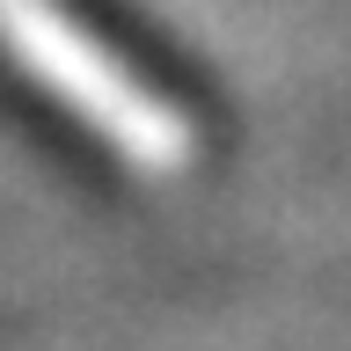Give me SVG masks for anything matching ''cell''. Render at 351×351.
<instances>
[{"label": "cell", "mask_w": 351, "mask_h": 351, "mask_svg": "<svg viewBox=\"0 0 351 351\" xmlns=\"http://www.w3.org/2000/svg\"><path fill=\"white\" fill-rule=\"evenodd\" d=\"M0 44H8V59H15L37 88L66 95L73 117H81L103 147H117L132 169L169 176V169L191 161L183 117H176L169 103H154L81 22H66L59 0H0Z\"/></svg>", "instance_id": "6da1fadb"}]
</instances>
